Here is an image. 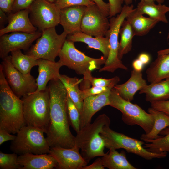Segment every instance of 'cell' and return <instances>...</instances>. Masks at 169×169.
<instances>
[{
  "instance_id": "ab89813d",
  "label": "cell",
  "mask_w": 169,
  "mask_h": 169,
  "mask_svg": "<svg viewBox=\"0 0 169 169\" xmlns=\"http://www.w3.org/2000/svg\"><path fill=\"white\" fill-rule=\"evenodd\" d=\"M151 107L169 115V100L151 103Z\"/></svg>"
},
{
  "instance_id": "e0dca14e",
  "label": "cell",
  "mask_w": 169,
  "mask_h": 169,
  "mask_svg": "<svg viewBox=\"0 0 169 169\" xmlns=\"http://www.w3.org/2000/svg\"><path fill=\"white\" fill-rule=\"evenodd\" d=\"M29 12V9L28 8L8 13V24L0 30V36L10 32L33 33L37 31V28L33 25L30 19Z\"/></svg>"
},
{
  "instance_id": "2e32d148",
  "label": "cell",
  "mask_w": 169,
  "mask_h": 169,
  "mask_svg": "<svg viewBox=\"0 0 169 169\" xmlns=\"http://www.w3.org/2000/svg\"><path fill=\"white\" fill-rule=\"evenodd\" d=\"M111 89L85 98L80 114V129L91 123L94 115L103 107L110 105L109 97Z\"/></svg>"
},
{
  "instance_id": "8d00e7d4",
  "label": "cell",
  "mask_w": 169,
  "mask_h": 169,
  "mask_svg": "<svg viewBox=\"0 0 169 169\" xmlns=\"http://www.w3.org/2000/svg\"><path fill=\"white\" fill-rule=\"evenodd\" d=\"M112 89L110 87L92 86L84 90H81L80 95L82 98L84 100L89 96L97 95Z\"/></svg>"
},
{
  "instance_id": "d4e9b609",
  "label": "cell",
  "mask_w": 169,
  "mask_h": 169,
  "mask_svg": "<svg viewBox=\"0 0 169 169\" xmlns=\"http://www.w3.org/2000/svg\"><path fill=\"white\" fill-rule=\"evenodd\" d=\"M145 94V100L152 102L169 100V78L147 85L140 90Z\"/></svg>"
},
{
  "instance_id": "74e56055",
  "label": "cell",
  "mask_w": 169,
  "mask_h": 169,
  "mask_svg": "<svg viewBox=\"0 0 169 169\" xmlns=\"http://www.w3.org/2000/svg\"><path fill=\"white\" fill-rule=\"evenodd\" d=\"M36 0H15L11 13L29 8Z\"/></svg>"
},
{
  "instance_id": "7c38bea8",
  "label": "cell",
  "mask_w": 169,
  "mask_h": 169,
  "mask_svg": "<svg viewBox=\"0 0 169 169\" xmlns=\"http://www.w3.org/2000/svg\"><path fill=\"white\" fill-rule=\"evenodd\" d=\"M29 9L30 20L40 31L55 27L59 24L60 10L54 3L47 0H36Z\"/></svg>"
},
{
  "instance_id": "ee69618b",
  "label": "cell",
  "mask_w": 169,
  "mask_h": 169,
  "mask_svg": "<svg viewBox=\"0 0 169 169\" xmlns=\"http://www.w3.org/2000/svg\"><path fill=\"white\" fill-rule=\"evenodd\" d=\"M101 158H97L93 163L89 165H86L82 169H104Z\"/></svg>"
},
{
  "instance_id": "b9f144b4",
  "label": "cell",
  "mask_w": 169,
  "mask_h": 169,
  "mask_svg": "<svg viewBox=\"0 0 169 169\" xmlns=\"http://www.w3.org/2000/svg\"><path fill=\"white\" fill-rule=\"evenodd\" d=\"M93 2L107 16L109 17L110 8L109 3H106L103 0H90Z\"/></svg>"
},
{
  "instance_id": "4dcf8cb0",
  "label": "cell",
  "mask_w": 169,
  "mask_h": 169,
  "mask_svg": "<svg viewBox=\"0 0 169 169\" xmlns=\"http://www.w3.org/2000/svg\"><path fill=\"white\" fill-rule=\"evenodd\" d=\"M119 34L120 41L119 43L118 56L121 60L124 55L131 50L132 40L135 36L129 23L126 19L121 25Z\"/></svg>"
},
{
  "instance_id": "f546056e",
  "label": "cell",
  "mask_w": 169,
  "mask_h": 169,
  "mask_svg": "<svg viewBox=\"0 0 169 169\" xmlns=\"http://www.w3.org/2000/svg\"><path fill=\"white\" fill-rule=\"evenodd\" d=\"M11 54V61L13 65L23 74L30 73L33 67L38 65V59H36L27 54H23L21 50L12 51Z\"/></svg>"
},
{
  "instance_id": "f1b7e54d",
  "label": "cell",
  "mask_w": 169,
  "mask_h": 169,
  "mask_svg": "<svg viewBox=\"0 0 169 169\" xmlns=\"http://www.w3.org/2000/svg\"><path fill=\"white\" fill-rule=\"evenodd\" d=\"M59 79L65 86L67 94L74 103L81 114L84 100L82 98L79 84L83 79L71 78L65 75H60Z\"/></svg>"
},
{
  "instance_id": "3957f363",
  "label": "cell",
  "mask_w": 169,
  "mask_h": 169,
  "mask_svg": "<svg viewBox=\"0 0 169 169\" xmlns=\"http://www.w3.org/2000/svg\"><path fill=\"white\" fill-rule=\"evenodd\" d=\"M110 123L109 117L103 114L77 133L75 145L81 150L82 157L88 163L94 158L105 154V143L100 133L105 126L110 125Z\"/></svg>"
},
{
  "instance_id": "d6986e66",
  "label": "cell",
  "mask_w": 169,
  "mask_h": 169,
  "mask_svg": "<svg viewBox=\"0 0 169 169\" xmlns=\"http://www.w3.org/2000/svg\"><path fill=\"white\" fill-rule=\"evenodd\" d=\"M20 169H52L57 168V160L50 154H35L28 153L18 156Z\"/></svg>"
},
{
  "instance_id": "7bdbcfd3",
  "label": "cell",
  "mask_w": 169,
  "mask_h": 169,
  "mask_svg": "<svg viewBox=\"0 0 169 169\" xmlns=\"http://www.w3.org/2000/svg\"><path fill=\"white\" fill-rule=\"evenodd\" d=\"M10 134L5 130L0 129V145L7 141H12L15 139L16 136Z\"/></svg>"
},
{
  "instance_id": "7402d4cb",
  "label": "cell",
  "mask_w": 169,
  "mask_h": 169,
  "mask_svg": "<svg viewBox=\"0 0 169 169\" xmlns=\"http://www.w3.org/2000/svg\"><path fill=\"white\" fill-rule=\"evenodd\" d=\"M147 85L146 81L142 77L141 71L133 69L130 77L126 82L121 84H116L114 88L122 98L131 101L133 100L135 93Z\"/></svg>"
},
{
  "instance_id": "681fc988",
  "label": "cell",
  "mask_w": 169,
  "mask_h": 169,
  "mask_svg": "<svg viewBox=\"0 0 169 169\" xmlns=\"http://www.w3.org/2000/svg\"><path fill=\"white\" fill-rule=\"evenodd\" d=\"M158 55H162L169 53V48L162 49L158 51L157 52Z\"/></svg>"
},
{
  "instance_id": "6da1fadb",
  "label": "cell",
  "mask_w": 169,
  "mask_h": 169,
  "mask_svg": "<svg viewBox=\"0 0 169 169\" xmlns=\"http://www.w3.org/2000/svg\"><path fill=\"white\" fill-rule=\"evenodd\" d=\"M50 98V119L45 133L50 148H69L75 145L67 109L66 90L60 79L50 81L47 86Z\"/></svg>"
},
{
  "instance_id": "603a6c76",
  "label": "cell",
  "mask_w": 169,
  "mask_h": 169,
  "mask_svg": "<svg viewBox=\"0 0 169 169\" xmlns=\"http://www.w3.org/2000/svg\"><path fill=\"white\" fill-rule=\"evenodd\" d=\"M66 40L74 42H82L87 44L89 48H93L101 51L103 56L107 59L110 50L108 38L105 36L93 37L82 31L68 35Z\"/></svg>"
},
{
  "instance_id": "1f68e13d",
  "label": "cell",
  "mask_w": 169,
  "mask_h": 169,
  "mask_svg": "<svg viewBox=\"0 0 169 169\" xmlns=\"http://www.w3.org/2000/svg\"><path fill=\"white\" fill-rule=\"evenodd\" d=\"M159 136L161 137L157 139L146 141L144 147L153 153L169 152V126L161 131Z\"/></svg>"
},
{
  "instance_id": "e575fe53",
  "label": "cell",
  "mask_w": 169,
  "mask_h": 169,
  "mask_svg": "<svg viewBox=\"0 0 169 169\" xmlns=\"http://www.w3.org/2000/svg\"><path fill=\"white\" fill-rule=\"evenodd\" d=\"M54 3L59 10L74 6H87L96 4L90 0H55Z\"/></svg>"
},
{
  "instance_id": "c3c4849f",
  "label": "cell",
  "mask_w": 169,
  "mask_h": 169,
  "mask_svg": "<svg viewBox=\"0 0 169 169\" xmlns=\"http://www.w3.org/2000/svg\"><path fill=\"white\" fill-rule=\"evenodd\" d=\"M133 0H123V3H125V5H129L131 4ZM154 2H156L158 3L162 4L163 3L165 0H149Z\"/></svg>"
},
{
  "instance_id": "f6af8a7d",
  "label": "cell",
  "mask_w": 169,
  "mask_h": 169,
  "mask_svg": "<svg viewBox=\"0 0 169 169\" xmlns=\"http://www.w3.org/2000/svg\"><path fill=\"white\" fill-rule=\"evenodd\" d=\"M144 65L138 59H137L134 60L132 63V66L133 68V69L139 72L142 71L143 69Z\"/></svg>"
},
{
  "instance_id": "83f0119b",
  "label": "cell",
  "mask_w": 169,
  "mask_h": 169,
  "mask_svg": "<svg viewBox=\"0 0 169 169\" xmlns=\"http://www.w3.org/2000/svg\"><path fill=\"white\" fill-rule=\"evenodd\" d=\"M130 14L125 19L129 23L135 36H141L147 34L159 22L150 17L143 15L133 16Z\"/></svg>"
},
{
  "instance_id": "5b68a950",
  "label": "cell",
  "mask_w": 169,
  "mask_h": 169,
  "mask_svg": "<svg viewBox=\"0 0 169 169\" xmlns=\"http://www.w3.org/2000/svg\"><path fill=\"white\" fill-rule=\"evenodd\" d=\"M26 125L43 130L45 133L50 119V98L47 88L28 94L21 99Z\"/></svg>"
},
{
  "instance_id": "5bb4252c",
  "label": "cell",
  "mask_w": 169,
  "mask_h": 169,
  "mask_svg": "<svg viewBox=\"0 0 169 169\" xmlns=\"http://www.w3.org/2000/svg\"><path fill=\"white\" fill-rule=\"evenodd\" d=\"M42 33V31L38 30L33 33L13 32L0 36V58L3 59L14 50H28L32 43L39 38Z\"/></svg>"
},
{
  "instance_id": "ffe728a7",
  "label": "cell",
  "mask_w": 169,
  "mask_h": 169,
  "mask_svg": "<svg viewBox=\"0 0 169 169\" xmlns=\"http://www.w3.org/2000/svg\"><path fill=\"white\" fill-rule=\"evenodd\" d=\"M38 75L36 79L38 88L35 92L45 89L48 83L53 80L59 79L60 74L59 70L63 66L59 60L53 62L48 60L38 59Z\"/></svg>"
},
{
  "instance_id": "8fae6325",
  "label": "cell",
  "mask_w": 169,
  "mask_h": 169,
  "mask_svg": "<svg viewBox=\"0 0 169 169\" xmlns=\"http://www.w3.org/2000/svg\"><path fill=\"white\" fill-rule=\"evenodd\" d=\"M2 60L0 65L9 85L17 96L20 98L36 91V79L30 73L24 74L16 69L11 62L10 55Z\"/></svg>"
},
{
  "instance_id": "7dc6e473",
  "label": "cell",
  "mask_w": 169,
  "mask_h": 169,
  "mask_svg": "<svg viewBox=\"0 0 169 169\" xmlns=\"http://www.w3.org/2000/svg\"><path fill=\"white\" fill-rule=\"evenodd\" d=\"M6 13L0 9V29L3 28V26L7 22H8V16Z\"/></svg>"
},
{
  "instance_id": "9a60e30c",
  "label": "cell",
  "mask_w": 169,
  "mask_h": 169,
  "mask_svg": "<svg viewBox=\"0 0 169 169\" xmlns=\"http://www.w3.org/2000/svg\"><path fill=\"white\" fill-rule=\"evenodd\" d=\"M76 146L71 148H50L49 154L57 160L59 169H82L88 163L79 152Z\"/></svg>"
},
{
  "instance_id": "f35d334b",
  "label": "cell",
  "mask_w": 169,
  "mask_h": 169,
  "mask_svg": "<svg viewBox=\"0 0 169 169\" xmlns=\"http://www.w3.org/2000/svg\"><path fill=\"white\" fill-rule=\"evenodd\" d=\"M110 8V17L116 16L121 11L123 0H108Z\"/></svg>"
},
{
  "instance_id": "bcb514c9",
  "label": "cell",
  "mask_w": 169,
  "mask_h": 169,
  "mask_svg": "<svg viewBox=\"0 0 169 169\" xmlns=\"http://www.w3.org/2000/svg\"><path fill=\"white\" fill-rule=\"evenodd\" d=\"M138 59L144 65L148 64L150 60V57L147 54L142 53L139 54Z\"/></svg>"
},
{
  "instance_id": "f907efd6",
  "label": "cell",
  "mask_w": 169,
  "mask_h": 169,
  "mask_svg": "<svg viewBox=\"0 0 169 169\" xmlns=\"http://www.w3.org/2000/svg\"><path fill=\"white\" fill-rule=\"evenodd\" d=\"M49 2H50L52 3H54L55 1V0H47Z\"/></svg>"
},
{
  "instance_id": "836d02e7",
  "label": "cell",
  "mask_w": 169,
  "mask_h": 169,
  "mask_svg": "<svg viewBox=\"0 0 169 169\" xmlns=\"http://www.w3.org/2000/svg\"><path fill=\"white\" fill-rule=\"evenodd\" d=\"M17 154L5 153L0 152V169H20L21 166L18 161Z\"/></svg>"
},
{
  "instance_id": "8992f818",
  "label": "cell",
  "mask_w": 169,
  "mask_h": 169,
  "mask_svg": "<svg viewBox=\"0 0 169 169\" xmlns=\"http://www.w3.org/2000/svg\"><path fill=\"white\" fill-rule=\"evenodd\" d=\"M100 134L105 147L109 149H124L128 153H133L147 160L164 158L167 155V152L156 153L149 151L144 147V142L116 132L110 128V125L105 126Z\"/></svg>"
},
{
  "instance_id": "816d5d0a",
  "label": "cell",
  "mask_w": 169,
  "mask_h": 169,
  "mask_svg": "<svg viewBox=\"0 0 169 169\" xmlns=\"http://www.w3.org/2000/svg\"><path fill=\"white\" fill-rule=\"evenodd\" d=\"M167 40H169V30H168V34H167Z\"/></svg>"
},
{
  "instance_id": "ac0fdd59",
  "label": "cell",
  "mask_w": 169,
  "mask_h": 169,
  "mask_svg": "<svg viewBox=\"0 0 169 169\" xmlns=\"http://www.w3.org/2000/svg\"><path fill=\"white\" fill-rule=\"evenodd\" d=\"M86 7L74 6L60 10L59 24L68 35L81 31L82 20Z\"/></svg>"
},
{
  "instance_id": "cb8c5ba5",
  "label": "cell",
  "mask_w": 169,
  "mask_h": 169,
  "mask_svg": "<svg viewBox=\"0 0 169 169\" xmlns=\"http://www.w3.org/2000/svg\"><path fill=\"white\" fill-rule=\"evenodd\" d=\"M146 73L150 84L169 78V53L158 55L147 69Z\"/></svg>"
},
{
  "instance_id": "44dd1931",
  "label": "cell",
  "mask_w": 169,
  "mask_h": 169,
  "mask_svg": "<svg viewBox=\"0 0 169 169\" xmlns=\"http://www.w3.org/2000/svg\"><path fill=\"white\" fill-rule=\"evenodd\" d=\"M169 12V7L161 3L156 4L154 1L141 0L136 7L134 8L130 15L133 16L147 15L159 22L168 23L166 14Z\"/></svg>"
},
{
  "instance_id": "30bf717a",
  "label": "cell",
  "mask_w": 169,
  "mask_h": 169,
  "mask_svg": "<svg viewBox=\"0 0 169 169\" xmlns=\"http://www.w3.org/2000/svg\"><path fill=\"white\" fill-rule=\"evenodd\" d=\"M42 32L41 36L27 51L26 54L37 59L55 62L68 34L64 31L60 34H58L55 27L45 29Z\"/></svg>"
},
{
  "instance_id": "60d3db41",
  "label": "cell",
  "mask_w": 169,
  "mask_h": 169,
  "mask_svg": "<svg viewBox=\"0 0 169 169\" xmlns=\"http://www.w3.org/2000/svg\"><path fill=\"white\" fill-rule=\"evenodd\" d=\"M15 0H0V9L6 13L12 12Z\"/></svg>"
},
{
  "instance_id": "d6a6232c",
  "label": "cell",
  "mask_w": 169,
  "mask_h": 169,
  "mask_svg": "<svg viewBox=\"0 0 169 169\" xmlns=\"http://www.w3.org/2000/svg\"><path fill=\"white\" fill-rule=\"evenodd\" d=\"M67 109L70 125L77 133L80 130V113L68 94L67 98Z\"/></svg>"
},
{
  "instance_id": "484cf974",
  "label": "cell",
  "mask_w": 169,
  "mask_h": 169,
  "mask_svg": "<svg viewBox=\"0 0 169 169\" xmlns=\"http://www.w3.org/2000/svg\"><path fill=\"white\" fill-rule=\"evenodd\" d=\"M148 111L153 116L154 122L151 131L148 133L142 134L141 136V139L145 141L161 137V131L169 126V115L152 107L149 108Z\"/></svg>"
},
{
  "instance_id": "ba28073f",
  "label": "cell",
  "mask_w": 169,
  "mask_h": 169,
  "mask_svg": "<svg viewBox=\"0 0 169 169\" xmlns=\"http://www.w3.org/2000/svg\"><path fill=\"white\" fill-rule=\"evenodd\" d=\"M44 133L43 130L37 127L28 125L23 126L12 141L11 151L19 155L28 153H49L50 148Z\"/></svg>"
},
{
  "instance_id": "52a82bcc",
  "label": "cell",
  "mask_w": 169,
  "mask_h": 169,
  "mask_svg": "<svg viewBox=\"0 0 169 169\" xmlns=\"http://www.w3.org/2000/svg\"><path fill=\"white\" fill-rule=\"evenodd\" d=\"M110 105L119 110L122 114V120L125 124L131 126L138 125L149 133L153 126L154 119L153 115L140 107L122 98L113 88L109 97Z\"/></svg>"
},
{
  "instance_id": "4316f807",
  "label": "cell",
  "mask_w": 169,
  "mask_h": 169,
  "mask_svg": "<svg viewBox=\"0 0 169 169\" xmlns=\"http://www.w3.org/2000/svg\"><path fill=\"white\" fill-rule=\"evenodd\" d=\"M105 167L109 169H136L128 161L124 151H110L101 158Z\"/></svg>"
},
{
  "instance_id": "4fadbf2b",
  "label": "cell",
  "mask_w": 169,
  "mask_h": 169,
  "mask_svg": "<svg viewBox=\"0 0 169 169\" xmlns=\"http://www.w3.org/2000/svg\"><path fill=\"white\" fill-rule=\"evenodd\" d=\"M107 17L96 5L86 6L82 20L81 31L92 36H105L109 27Z\"/></svg>"
},
{
  "instance_id": "277c9868",
  "label": "cell",
  "mask_w": 169,
  "mask_h": 169,
  "mask_svg": "<svg viewBox=\"0 0 169 169\" xmlns=\"http://www.w3.org/2000/svg\"><path fill=\"white\" fill-rule=\"evenodd\" d=\"M59 61L63 66L75 71L79 75L83 76L82 90L90 87L91 72L99 69L105 63L107 59L103 56L99 58L90 57L77 49L74 42L66 40L59 53Z\"/></svg>"
},
{
  "instance_id": "9c48e42d",
  "label": "cell",
  "mask_w": 169,
  "mask_h": 169,
  "mask_svg": "<svg viewBox=\"0 0 169 169\" xmlns=\"http://www.w3.org/2000/svg\"><path fill=\"white\" fill-rule=\"evenodd\" d=\"M134 9L133 5H124L121 12L116 16L110 17L109 27L105 36L109 39L110 50L105 65L100 69L99 72L107 71L114 72L118 69L128 70L118 56L119 43L118 36L119 31L123 21Z\"/></svg>"
},
{
  "instance_id": "d590c367",
  "label": "cell",
  "mask_w": 169,
  "mask_h": 169,
  "mask_svg": "<svg viewBox=\"0 0 169 169\" xmlns=\"http://www.w3.org/2000/svg\"><path fill=\"white\" fill-rule=\"evenodd\" d=\"M120 80V78L118 76H115L109 79L95 78L92 76L90 82L91 85L92 86L107 87L113 88L117 84Z\"/></svg>"
},
{
  "instance_id": "7a4b0ae2",
  "label": "cell",
  "mask_w": 169,
  "mask_h": 169,
  "mask_svg": "<svg viewBox=\"0 0 169 169\" xmlns=\"http://www.w3.org/2000/svg\"><path fill=\"white\" fill-rule=\"evenodd\" d=\"M26 125L23 101L11 89L0 65V129L15 134Z\"/></svg>"
}]
</instances>
